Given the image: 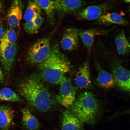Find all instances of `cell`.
I'll use <instances>...</instances> for the list:
<instances>
[{
  "label": "cell",
  "instance_id": "ba28073f",
  "mask_svg": "<svg viewBox=\"0 0 130 130\" xmlns=\"http://www.w3.org/2000/svg\"><path fill=\"white\" fill-rule=\"evenodd\" d=\"M109 8L107 3L98 5H91L81 9L77 13L79 20H96L107 11Z\"/></svg>",
  "mask_w": 130,
  "mask_h": 130
},
{
  "label": "cell",
  "instance_id": "8fae6325",
  "mask_svg": "<svg viewBox=\"0 0 130 130\" xmlns=\"http://www.w3.org/2000/svg\"><path fill=\"white\" fill-rule=\"evenodd\" d=\"M94 63L98 72L96 83L102 88L109 89L115 87L116 85L111 74L104 69L98 61L96 55L94 56Z\"/></svg>",
  "mask_w": 130,
  "mask_h": 130
},
{
  "label": "cell",
  "instance_id": "7a4b0ae2",
  "mask_svg": "<svg viewBox=\"0 0 130 130\" xmlns=\"http://www.w3.org/2000/svg\"><path fill=\"white\" fill-rule=\"evenodd\" d=\"M38 66L42 77L52 84L60 83L71 68L68 60L56 45L51 47L48 56Z\"/></svg>",
  "mask_w": 130,
  "mask_h": 130
},
{
  "label": "cell",
  "instance_id": "d6986e66",
  "mask_svg": "<svg viewBox=\"0 0 130 130\" xmlns=\"http://www.w3.org/2000/svg\"><path fill=\"white\" fill-rule=\"evenodd\" d=\"M116 45L118 52L122 55L129 54L130 45L125 35L124 31L122 30L117 34L115 39Z\"/></svg>",
  "mask_w": 130,
  "mask_h": 130
},
{
  "label": "cell",
  "instance_id": "7402d4cb",
  "mask_svg": "<svg viewBox=\"0 0 130 130\" xmlns=\"http://www.w3.org/2000/svg\"><path fill=\"white\" fill-rule=\"evenodd\" d=\"M0 101L11 102H22L19 95L9 88L0 89Z\"/></svg>",
  "mask_w": 130,
  "mask_h": 130
},
{
  "label": "cell",
  "instance_id": "ac0fdd59",
  "mask_svg": "<svg viewBox=\"0 0 130 130\" xmlns=\"http://www.w3.org/2000/svg\"><path fill=\"white\" fill-rule=\"evenodd\" d=\"M22 119L21 124L26 129L33 130L39 127V122L27 108H23L21 110Z\"/></svg>",
  "mask_w": 130,
  "mask_h": 130
},
{
  "label": "cell",
  "instance_id": "3957f363",
  "mask_svg": "<svg viewBox=\"0 0 130 130\" xmlns=\"http://www.w3.org/2000/svg\"><path fill=\"white\" fill-rule=\"evenodd\" d=\"M71 108V112L82 122L91 125L97 123L102 113L101 102L87 91L80 93Z\"/></svg>",
  "mask_w": 130,
  "mask_h": 130
},
{
  "label": "cell",
  "instance_id": "f1b7e54d",
  "mask_svg": "<svg viewBox=\"0 0 130 130\" xmlns=\"http://www.w3.org/2000/svg\"><path fill=\"white\" fill-rule=\"evenodd\" d=\"M1 8V4L0 2V9Z\"/></svg>",
  "mask_w": 130,
  "mask_h": 130
},
{
  "label": "cell",
  "instance_id": "603a6c76",
  "mask_svg": "<svg viewBox=\"0 0 130 130\" xmlns=\"http://www.w3.org/2000/svg\"><path fill=\"white\" fill-rule=\"evenodd\" d=\"M17 35L15 31L11 28L4 31L3 36L0 39V42L10 44H15Z\"/></svg>",
  "mask_w": 130,
  "mask_h": 130
},
{
  "label": "cell",
  "instance_id": "cb8c5ba5",
  "mask_svg": "<svg viewBox=\"0 0 130 130\" xmlns=\"http://www.w3.org/2000/svg\"><path fill=\"white\" fill-rule=\"evenodd\" d=\"M24 28L26 32L30 34L35 33L38 30L32 20L26 21L24 24Z\"/></svg>",
  "mask_w": 130,
  "mask_h": 130
},
{
  "label": "cell",
  "instance_id": "52a82bcc",
  "mask_svg": "<svg viewBox=\"0 0 130 130\" xmlns=\"http://www.w3.org/2000/svg\"><path fill=\"white\" fill-rule=\"evenodd\" d=\"M85 4L82 0H54L55 11L63 15L77 13Z\"/></svg>",
  "mask_w": 130,
  "mask_h": 130
},
{
  "label": "cell",
  "instance_id": "6da1fadb",
  "mask_svg": "<svg viewBox=\"0 0 130 130\" xmlns=\"http://www.w3.org/2000/svg\"><path fill=\"white\" fill-rule=\"evenodd\" d=\"M19 91L32 106L39 111H47L53 106L51 95L37 75L32 74L23 79Z\"/></svg>",
  "mask_w": 130,
  "mask_h": 130
},
{
  "label": "cell",
  "instance_id": "7c38bea8",
  "mask_svg": "<svg viewBox=\"0 0 130 130\" xmlns=\"http://www.w3.org/2000/svg\"><path fill=\"white\" fill-rule=\"evenodd\" d=\"M82 31L75 28L66 29L61 41V46L63 49L72 51L77 48L79 46V33Z\"/></svg>",
  "mask_w": 130,
  "mask_h": 130
},
{
  "label": "cell",
  "instance_id": "9c48e42d",
  "mask_svg": "<svg viewBox=\"0 0 130 130\" xmlns=\"http://www.w3.org/2000/svg\"><path fill=\"white\" fill-rule=\"evenodd\" d=\"M90 54H89L86 61L79 67L76 74L75 83L80 88L90 89L92 86L89 66Z\"/></svg>",
  "mask_w": 130,
  "mask_h": 130
},
{
  "label": "cell",
  "instance_id": "277c9868",
  "mask_svg": "<svg viewBox=\"0 0 130 130\" xmlns=\"http://www.w3.org/2000/svg\"><path fill=\"white\" fill-rule=\"evenodd\" d=\"M50 38L45 37L37 41L29 49L27 60L30 64H38L48 56L51 51Z\"/></svg>",
  "mask_w": 130,
  "mask_h": 130
},
{
  "label": "cell",
  "instance_id": "4fadbf2b",
  "mask_svg": "<svg viewBox=\"0 0 130 130\" xmlns=\"http://www.w3.org/2000/svg\"><path fill=\"white\" fill-rule=\"evenodd\" d=\"M83 123L70 111H64L62 114L61 130H85Z\"/></svg>",
  "mask_w": 130,
  "mask_h": 130
},
{
  "label": "cell",
  "instance_id": "484cf974",
  "mask_svg": "<svg viewBox=\"0 0 130 130\" xmlns=\"http://www.w3.org/2000/svg\"><path fill=\"white\" fill-rule=\"evenodd\" d=\"M5 80V76L0 65V85L2 84Z\"/></svg>",
  "mask_w": 130,
  "mask_h": 130
},
{
  "label": "cell",
  "instance_id": "2e32d148",
  "mask_svg": "<svg viewBox=\"0 0 130 130\" xmlns=\"http://www.w3.org/2000/svg\"><path fill=\"white\" fill-rule=\"evenodd\" d=\"M111 29L106 30L91 29L82 31L79 33L84 46L89 50L91 48L95 37L98 35H105L111 31Z\"/></svg>",
  "mask_w": 130,
  "mask_h": 130
},
{
  "label": "cell",
  "instance_id": "5b68a950",
  "mask_svg": "<svg viewBox=\"0 0 130 130\" xmlns=\"http://www.w3.org/2000/svg\"><path fill=\"white\" fill-rule=\"evenodd\" d=\"M60 84L59 91L56 97L57 102L67 108H71L76 98L74 87L70 79L65 76Z\"/></svg>",
  "mask_w": 130,
  "mask_h": 130
},
{
  "label": "cell",
  "instance_id": "9a60e30c",
  "mask_svg": "<svg viewBox=\"0 0 130 130\" xmlns=\"http://www.w3.org/2000/svg\"><path fill=\"white\" fill-rule=\"evenodd\" d=\"M95 24L109 25L112 24L128 25L129 22L120 14L116 13H104L96 20Z\"/></svg>",
  "mask_w": 130,
  "mask_h": 130
},
{
  "label": "cell",
  "instance_id": "ffe728a7",
  "mask_svg": "<svg viewBox=\"0 0 130 130\" xmlns=\"http://www.w3.org/2000/svg\"><path fill=\"white\" fill-rule=\"evenodd\" d=\"M34 1L44 10L46 13L49 23L53 24L55 22L54 0H34Z\"/></svg>",
  "mask_w": 130,
  "mask_h": 130
},
{
  "label": "cell",
  "instance_id": "4316f807",
  "mask_svg": "<svg viewBox=\"0 0 130 130\" xmlns=\"http://www.w3.org/2000/svg\"><path fill=\"white\" fill-rule=\"evenodd\" d=\"M4 32L1 20H0V39L3 36Z\"/></svg>",
  "mask_w": 130,
  "mask_h": 130
},
{
  "label": "cell",
  "instance_id": "44dd1931",
  "mask_svg": "<svg viewBox=\"0 0 130 130\" xmlns=\"http://www.w3.org/2000/svg\"><path fill=\"white\" fill-rule=\"evenodd\" d=\"M41 8L34 1L28 3L24 15L26 21L33 20L36 17L41 15Z\"/></svg>",
  "mask_w": 130,
  "mask_h": 130
},
{
  "label": "cell",
  "instance_id": "83f0119b",
  "mask_svg": "<svg viewBox=\"0 0 130 130\" xmlns=\"http://www.w3.org/2000/svg\"><path fill=\"white\" fill-rule=\"evenodd\" d=\"M125 2L127 3H129L130 2V0H124Z\"/></svg>",
  "mask_w": 130,
  "mask_h": 130
},
{
  "label": "cell",
  "instance_id": "30bf717a",
  "mask_svg": "<svg viewBox=\"0 0 130 130\" xmlns=\"http://www.w3.org/2000/svg\"><path fill=\"white\" fill-rule=\"evenodd\" d=\"M110 71L116 85L122 90L129 92L130 89V71L120 64Z\"/></svg>",
  "mask_w": 130,
  "mask_h": 130
},
{
  "label": "cell",
  "instance_id": "8992f818",
  "mask_svg": "<svg viewBox=\"0 0 130 130\" xmlns=\"http://www.w3.org/2000/svg\"><path fill=\"white\" fill-rule=\"evenodd\" d=\"M17 52L16 44H10L0 43V61L5 72H11Z\"/></svg>",
  "mask_w": 130,
  "mask_h": 130
},
{
  "label": "cell",
  "instance_id": "e0dca14e",
  "mask_svg": "<svg viewBox=\"0 0 130 130\" xmlns=\"http://www.w3.org/2000/svg\"><path fill=\"white\" fill-rule=\"evenodd\" d=\"M14 117L13 110L9 106L0 105V128L1 130H9Z\"/></svg>",
  "mask_w": 130,
  "mask_h": 130
},
{
  "label": "cell",
  "instance_id": "5bb4252c",
  "mask_svg": "<svg viewBox=\"0 0 130 130\" xmlns=\"http://www.w3.org/2000/svg\"><path fill=\"white\" fill-rule=\"evenodd\" d=\"M19 0H14L8 12L7 19L9 26L12 28L19 27L22 18V7Z\"/></svg>",
  "mask_w": 130,
  "mask_h": 130
},
{
  "label": "cell",
  "instance_id": "d4e9b609",
  "mask_svg": "<svg viewBox=\"0 0 130 130\" xmlns=\"http://www.w3.org/2000/svg\"><path fill=\"white\" fill-rule=\"evenodd\" d=\"M32 20L36 26L39 30L43 21V18L40 15L36 17Z\"/></svg>",
  "mask_w": 130,
  "mask_h": 130
}]
</instances>
